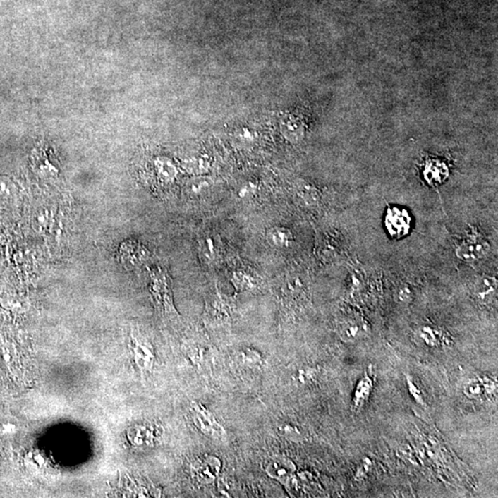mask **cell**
Masks as SVG:
<instances>
[{
	"instance_id": "obj_1",
	"label": "cell",
	"mask_w": 498,
	"mask_h": 498,
	"mask_svg": "<svg viewBox=\"0 0 498 498\" xmlns=\"http://www.w3.org/2000/svg\"><path fill=\"white\" fill-rule=\"evenodd\" d=\"M490 251L488 240L479 231L472 229L464 236L456 248L458 259L467 263L480 261Z\"/></svg>"
},
{
	"instance_id": "obj_2",
	"label": "cell",
	"mask_w": 498,
	"mask_h": 498,
	"mask_svg": "<svg viewBox=\"0 0 498 498\" xmlns=\"http://www.w3.org/2000/svg\"><path fill=\"white\" fill-rule=\"evenodd\" d=\"M191 417L194 425L205 436L216 440H221L226 437V432L223 425L202 403H192Z\"/></svg>"
},
{
	"instance_id": "obj_3",
	"label": "cell",
	"mask_w": 498,
	"mask_h": 498,
	"mask_svg": "<svg viewBox=\"0 0 498 498\" xmlns=\"http://www.w3.org/2000/svg\"><path fill=\"white\" fill-rule=\"evenodd\" d=\"M412 219L407 211L389 207L385 216V226L391 238L400 239L409 233Z\"/></svg>"
},
{
	"instance_id": "obj_4",
	"label": "cell",
	"mask_w": 498,
	"mask_h": 498,
	"mask_svg": "<svg viewBox=\"0 0 498 498\" xmlns=\"http://www.w3.org/2000/svg\"><path fill=\"white\" fill-rule=\"evenodd\" d=\"M221 467V461L217 457L206 456L193 465L192 475L200 484H212L220 475Z\"/></svg>"
},
{
	"instance_id": "obj_5",
	"label": "cell",
	"mask_w": 498,
	"mask_h": 498,
	"mask_svg": "<svg viewBox=\"0 0 498 498\" xmlns=\"http://www.w3.org/2000/svg\"><path fill=\"white\" fill-rule=\"evenodd\" d=\"M233 305L229 299L216 293L206 304V317L214 323L226 322L232 316Z\"/></svg>"
},
{
	"instance_id": "obj_6",
	"label": "cell",
	"mask_w": 498,
	"mask_h": 498,
	"mask_svg": "<svg viewBox=\"0 0 498 498\" xmlns=\"http://www.w3.org/2000/svg\"><path fill=\"white\" fill-rule=\"evenodd\" d=\"M497 392V382L487 376L476 377L464 386V394L473 400H482Z\"/></svg>"
},
{
	"instance_id": "obj_7",
	"label": "cell",
	"mask_w": 498,
	"mask_h": 498,
	"mask_svg": "<svg viewBox=\"0 0 498 498\" xmlns=\"http://www.w3.org/2000/svg\"><path fill=\"white\" fill-rule=\"evenodd\" d=\"M295 463L288 458L273 457L265 467V472L271 478L284 482L292 478L296 473Z\"/></svg>"
},
{
	"instance_id": "obj_8",
	"label": "cell",
	"mask_w": 498,
	"mask_h": 498,
	"mask_svg": "<svg viewBox=\"0 0 498 498\" xmlns=\"http://www.w3.org/2000/svg\"><path fill=\"white\" fill-rule=\"evenodd\" d=\"M198 252L203 263L207 265L214 263L221 256L220 239L212 233H205L199 239Z\"/></svg>"
},
{
	"instance_id": "obj_9",
	"label": "cell",
	"mask_w": 498,
	"mask_h": 498,
	"mask_svg": "<svg viewBox=\"0 0 498 498\" xmlns=\"http://www.w3.org/2000/svg\"><path fill=\"white\" fill-rule=\"evenodd\" d=\"M266 240L271 247L278 249L289 248L295 242L292 231L285 226L269 228L266 232Z\"/></svg>"
},
{
	"instance_id": "obj_10",
	"label": "cell",
	"mask_w": 498,
	"mask_h": 498,
	"mask_svg": "<svg viewBox=\"0 0 498 498\" xmlns=\"http://www.w3.org/2000/svg\"><path fill=\"white\" fill-rule=\"evenodd\" d=\"M497 279L489 275H482L476 279L475 283L473 284V293L481 302H488L494 298L497 293Z\"/></svg>"
},
{
	"instance_id": "obj_11",
	"label": "cell",
	"mask_w": 498,
	"mask_h": 498,
	"mask_svg": "<svg viewBox=\"0 0 498 498\" xmlns=\"http://www.w3.org/2000/svg\"><path fill=\"white\" fill-rule=\"evenodd\" d=\"M339 335L345 341H355L367 332L365 324L356 319L345 320L339 325Z\"/></svg>"
},
{
	"instance_id": "obj_12",
	"label": "cell",
	"mask_w": 498,
	"mask_h": 498,
	"mask_svg": "<svg viewBox=\"0 0 498 498\" xmlns=\"http://www.w3.org/2000/svg\"><path fill=\"white\" fill-rule=\"evenodd\" d=\"M230 280L238 293L249 292V291L256 289L259 285V279L257 276L250 272L245 271V269L233 271Z\"/></svg>"
},
{
	"instance_id": "obj_13",
	"label": "cell",
	"mask_w": 498,
	"mask_h": 498,
	"mask_svg": "<svg viewBox=\"0 0 498 498\" xmlns=\"http://www.w3.org/2000/svg\"><path fill=\"white\" fill-rule=\"evenodd\" d=\"M152 293L155 296V302L158 307L166 313H176L172 302V295L166 280H159V287L154 288Z\"/></svg>"
},
{
	"instance_id": "obj_14",
	"label": "cell",
	"mask_w": 498,
	"mask_h": 498,
	"mask_svg": "<svg viewBox=\"0 0 498 498\" xmlns=\"http://www.w3.org/2000/svg\"><path fill=\"white\" fill-rule=\"evenodd\" d=\"M425 178L430 185L442 184L448 176V169L443 163L439 161L427 162L424 172Z\"/></svg>"
},
{
	"instance_id": "obj_15",
	"label": "cell",
	"mask_w": 498,
	"mask_h": 498,
	"mask_svg": "<svg viewBox=\"0 0 498 498\" xmlns=\"http://www.w3.org/2000/svg\"><path fill=\"white\" fill-rule=\"evenodd\" d=\"M18 194L16 185L11 179L0 176V207L11 206Z\"/></svg>"
},
{
	"instance_id": "obj_16",
	"label": "cell",
	"mask_w": 498,
	"mask_h": 498,
	"mask_svg": "<svg viewBox=\"0 0 498 498\" xmlns=\"http://www.w3.org/2000/svg\"><path fill=\"white\" fill-rule=\"evenodd\" d=\"M211 188V182L206 178H194L188 182L185 192L190 198H202Z\"/></svg>"
},
{
	"instance_id": "obj_17",
	"label": "cell",
	"mask_w": 498,
	"mask_h": 498,
	"mask_svg": "<svg viewBox=\"0 0 498 498\" xmlns=\"http://www.w3.org/2000/svg\"><path fill=\"white\" fill-rule=\"evenodd\" d=\"M372 387H373V383H372L370 376L363 377L357 386L355 397H353V405L356 408L361 407L368 400Z\"/></svg>"
},
{
	"instance_id": "obj_18",
	"label": "cell",
	"mask_w": 498,
	"mask_h": 498,
	"mask_svg": "<svg viewBox=\"0 0 498 498\" xmlns=\"http://www.w3.org/2000/svg\"><path fill=\"white\" fill-rule=\"evenodd\" d=\"M297 196L308 205H314L320 202V192L310 185L301 183L296 188Z\"/></svg>"
},
{
	"instance_id": "obj_19",
	"label": "cell",
	"mask_w": 498,
	"mask_h": 498,
	"mask_svg": "<svg viewBox=\"0 0 498 498\" xmlns=\"http://www.w3.org/2000/svg\"><path fill=\"white\" fill-rule=\"evenodd\" d=\"M136 353L140 361L138 363H139L140 367L143 368L152 367L154 353H152L151 348L148 345L136 341Z\"/></svg>"
},
{
	"instance_id": "obj_20",
	"label": "cell",
	"mask_w": 498,
	"mask_h": 498,
	"mask_svg": "<svg viewBox=\"0 0 498 498\" xmlns=\"http://www.w3.org/2000/svg\"><path fill=\"white\" fill-rule=\"evenodd\" d=\"M418 336L428 346H436L439 344V332L431 327H424V328L420 329Z\"/></svg>"
},
{
	"instance_id": "obj_21",
	"label": "cell",
	"mask_w": 498,
	"mask_h": 498,
	"mask_svg": "<svg viewBox=\"0 0 498 498\" xmlns=\"http://www.w3.org/2000/svg\"><path fill=\"white\" fill-rule=\"evenodd\" d=\"M257 190H259V186L257 182H247L240 187L238 192V197L242 200L251 199L257 194Z\"/></svg>"
},
{
	"instance_id": "obj_22",
	"label": "cell",
	"mask_w": 498,
	"mask_h": 498,
	"mask_svg": "<svg viewBox=\"0 0 498 498\" xmlns=\"http://www.w3.org/2000/svg\"><path fill=\"white\" fill-rule=\"evenodd\" d=\"M241 356L243 361L248 365H257L261 360L260 353H257V351L251 349L245 350Z\"/></svg>"
},
{
	"instance_id": "obj_23",
	"label": "cell",
	"mask_w": 498,
	"mask_h": 498,
	"mask_svg": "<svg viewBox=\"0 0 498 498\" xmlns=\"http://www.w3.org/2000/svg\"><path fill=\"white\" fill-rule=\"evenodd\" d=\"M410 391L412 392V394L415 396V400L418 401L420 403H422L423 400L421 396H420V392L417 391L415 385H413V383H410Z\"/></svg>"
}]
</instances>
